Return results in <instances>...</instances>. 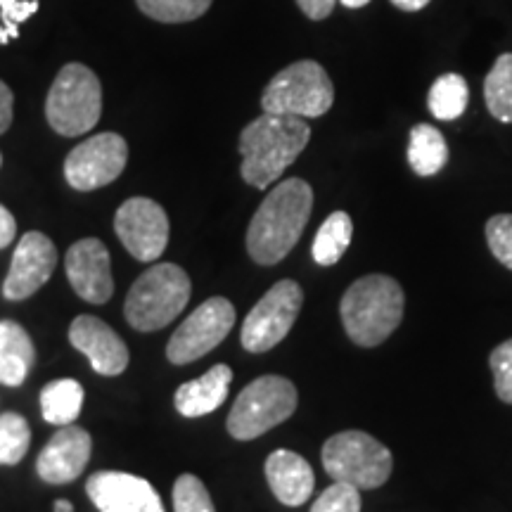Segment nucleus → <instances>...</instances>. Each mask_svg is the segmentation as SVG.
I'll return each mask as SVG.
<instances>
[{"label": "nucleus", "mask_w": 512, "mask_h": 512, "mask_svg": "<svg viewBox=\"0 0 512 512\" xmlns=\"http://www.w3.org/2000/svg\"><path fill=\"white\" fill-rule=\"evenodd\" d=\"M102 114V86L86 64H64L46 100V119L55 133L76 138L93 131Z\"/></svg>", "instance_id": "obj_5"}, {"label": "nucleus", "mask_w": 512, "mask_h": 512, "mask_svg": "<svg viewBox=\"0 0 512 512\" xmlns=\"http://www.w3.org/2000/svg\"><path fill=\"white\" fill-rule=\"evenodd\" d=\"M448 162V145L441 131L430 124L413 126L408 140V164L418 176H437Z\"/></svg>", "instance_id": "obj_21"}, {"label": "nucleus", "mask_w": 512, "mask_h": 512, "mask_svg": "<svg viewBox=\"0 0 512 512\" xmlns=\"http://www.w3.org/2000/svg\"><path fill=\"white\" fill-rule=\"evenodd\" d=\"M36 349L29 332L15 320H0V384L19 387L31 373Z\"/></svg>", "instance_id": "obj_20"}, {"label": "nucleus", "mask_w": 512, "mask_h": 512, "mask_svg": "<svg viewBox=\"0 0 512 512\" xmlns=\"http://www.w3.org/2000/svg\"><path fill=\"white\" fill-rule=\"evenodd\" d=\"M297 387L280 375L256 377L242 389L228 415V434L238 441H252L266 434L297 411Z\"/></svg>", "instance_id": "obj_7"}, {"label": "nucleus", "mask_w": 512, "mask_h": 512, "mask_svg": "<svg viewBox=\"0 0 512 512\" xmlns=\"http://www.w3.org/2000/svg\"><path fill=\"white\" fill-rule=\"evenodd\" d=\"M354 238V221L347 211H332L323 226L318 228L316 240H313V261L318 266H335L347 252Z\"/></svg>", "instance_id": "obj_22"}, {"label": "nucleus", "mask_w": 512, "mask_h": 512, "mask_svg": "<svg viewBox=\"0 0 512 512\" xmlns=\"http://www.w3.org/2000/svg\"><path fill=\"white\" fill-rule=\"evenodd\" d=\"M190 278L178 264H155L126 294L124 313L131 328L155 332L181 316L190 302Z\"/></svg>", "instance_id": "obj_4"}, {"label": "nucleus", "mask_w": 512, "mask_h": 512, "mask_svg": "<svg viewBox=\"0 0 512 512\" xmlns=\"http://www.w3.org/2000/svg\"><path fill=\"white\" fill-rule=\"evenodd\" d=\"M114 230L133 259L152 264L169 245L171 228L162 204L150 197H131L114 216Z\"/></svg>", "instance_id": "obj_12"}, {"label": "nucleus", "mask_w": 512, "mask_h": 512, "mask_svg": "<svg viewBox=\"0 0 512 512\" xmlns=\"http://www.w3.org/2000/svg\"><path fill=\"white\" fill-rule=\"evenodd\" d=\"M313 190L302 178H285L268 192L247 228V252L256 264L275 266L292 252L311 219Z\"/></svg>", "instance_id": "obj_1"}, {"label": "nucleus", "mask_w": 512, "mask_h": 512, "mask_svg": "<svg viewBox=\"0 0 512 512\" xmlns=\"http://www.w3.org/2000/svg\"><path fill=\"white\" fill-rule=\"evenodd\" d=\"M320 458L325 472L335 482L351 484L358 491L377 489L392 477L394 470L392 451L361 430H347L330 437L320 451Z\"/></svg>", "instance_id": "obj_6"}, {"label": "nucleus", "mask_w": 512, "mask_h": 512, "mask_svg": "<svg viewBox=\"0 0 512 512\" xmlns=\"http://www.w3.org/2000/svg\"><path fill=\"white\" fill-rule=\"evenodd\" d=\"M55 264L57 252L53 240L48 235L38 233V230L24 233L22 240L17 242L15 254H12L10 271L5 275V299H10V302L29 299L31 294H36L48 283L55 271Z\"/></svg>", "instance_id": "obj_13"}, {"label": "nucleus", "mask_w": 512, "mask_h": 512, "mask_svg": "<svg viewBox=\"0 0 512 512\" xmlns=\"http://www.w3.org/2000/svg\"><path fill=\"white\" fill-rule=\"evenodd\" d=\"M230 382H233V370L226 363H216L207 373L178 387L174 396L176 411L183 418H202V415L214 413L228 399Z\"/></svg>", "instance_id": "obj_19"}, {"label": "nucleus", "mask_w": 512, "mask_h": 512, "mask_svg": "<svg viewBox=\"0 0 512 512\" xmlns=\"http://www.w3.org/2000/svg\"><path fill=\"white\" fill-rule=\"evenodd\" d=\"M361 491L356 486L335 482L316 498L311 512H361Z\"/></svg>", "instance_id": "obj_29"}, {"label": "nucleus", "mask_w": 512, "mask_h": 512, "mask_svg": "<svg viewBox=\"0 0 512 512\" xmlns=\"http://www.w3.org/2000/svg\"><path fill=\"white\" fill-rule=\"evenodd\" d=\"M299 10L304 12L309 19H325L332 15V10H335L337 0H297Z\"/></svg>", "instance_id": "obj_33"}, {"label": "nucleus", "mask_w": 512, "mask_h": 512, "mask_svg": "<svg viewBox=\"0 0 512 512\" xmlns=\"http://www.w3.org/2000/svg\"><path fill=\"white\" fill-rule=\"evenodd\" d=\"M304 306V292L294 280H280L268 290L242 325L240 342L252 354H264L278 347L290 335Z\"/></svg>", "instance_id": "obj_9"}, {"label": "nucleus", "mask_w": 512, "mask_h": 512, "mask_svg": "<svg viewBox=\"0 0 512 512\" xmlns=\"http://www.w3.org/2000/svg\"><path fill=\"white\" fill-rule=\"evenodd\" d=\"M335 102V86L328 72L313 60L294 62L278 72L261 95V110L268 114L316 119Z\"/></svg>", "instance_id": "obj_8"}, {"label": "nucleus", "mask_w": 512, "mask_h": 512, "mask_svg": "<svg viewBox=\"0 0 512 512\" xmlns=\"http://www.w3.org/2000/svg\"><path fill=\"white\" fill-rule=\"evenodd\" d=\"M174 510L176 512H216L207 486L200 477L181 475L174 484Z\"/></svg>", "instance_id": "obj_28"}, {"label": "nucleus", "mask_w": 512, "mask_h": 512, "mask_svg": "<svg viewBox=\"0 0 512 512\" xmlns=\"http://www.w3.org/2000/svg\"><path fill=\"white\" fill-rule=\"evenodd\" d=\"M136 3L140 12L155 22L183 24L200 19L214 0H136Z\"/></svg>", "instance_id": "obj_26"}, {"label": "nucleus", "mask_w": 512, "mask_h": 512, "mask_svg": "<svg viewBox=\"0 0 512 512\" xmlns=\"http://www.w3.org/2000/svg\"><path fill=\"white\" fill-rule=\"evenodd\" d=\"M337 3H342L344 8H351V10H358V8H366L370 0H337Z\"/></svg>", "instance_id": "obj_37"}, {"label": "nucleus", "mask_w": 512, "mask_h": 512, "mask_svg": "<svg viewBox=\"0 0 512 512\" xmlns=\"http://www.w3.org/2000/svg\"><path fill=\"white\" fill-rule=\"evenodd\" d=\"M83 406V387L76 380L48 382L41 392V413L50 425H69L79 418Z\"/></svg>", "instance_id": "obj_23"}, {"label": "nucleus", "mask_w": 512, "mask_h": 512, "mask_svg": "<svg viewBox=\"0 0 512 512\" xmlns=\"http://www.w3.org/2000/svg\"><path fill=\"white\" fill-rule=\"evenodd\" d=\"M15 235H17L15 216H12L10 211L5 209L3 204H0V249H5L8 245H12Z\"/></svg>", "instance_id": "obj_35"}, {"label": "nucleus", "mask_w": 512, "mask_h": 512, "mask_svg": "<svg viewBox=\"0 0 512 512\" xmlns=\"http://www.w3.org/2000/svg\"><path fill=\"white\" fill-rule=\"evenodd\" d=\"M311 140V128L304 119L264 112L240 133V174L252 188L266 190L287 166L297 162Z\"/></svg>", "instance_id": "obj_2"}, {"label": "nucleus", "mask_w": 512, "mask_h": 512, "mask_svg": "<svg viewBox=\"0 0 512 512\" xmlns=\"http://www.w3.org/2000/svg\"><path fill=\"white\" fill-rule=\"evenodd\" d=\"M486 245L512 271V214H496L486 221Z\"/></svg>", "instance_id": "obj_30"}, {"label": "nucleus", "mask_w": 512, "mask_h": 512, "mask_svg": "<svg viewBox=\"0 0 512 512\" xmlns=\"http://www.w3.org/2000/svg\"><path fill=\"white\" fill-rule=\"evenodd\" d=\"M38 10V0H0V19H3L5 31L10 38L19 36V24Z\"/></svg>", "instance_id": "obj_32"}, {"label": "nucleus", "mask_w": 512, "mask_h": 512, "mask_svg": "<svg viewBox=\"0 0 512 512\" xmlns=\"http://www.w3.org/2000/svg\"><path fill=\"white\" fill-rule=\"evenodd\" d=\"M392 5L403 12H418L422 8H427V5H430V0H392Z\"/></svg>", "instance_id": "obj_36"}, {"label": "nucleus", "mask_w": 512, "mask_h": 512, "mask_svg": "<svg viewBox=\"0 0 512 512\" xmlns=\"http://www.w3.org/2000/svg\"><path fill=\"white\" fill-rule=\"evenodd\" d=\"M69 342L91 361L98 375H121L128 366V349L117 332L105 320L95 316H79L69 325Z\"/></svg>", "instance_id": "obj_17"}, {"label": "nucleus", "mask_w": 512, "mask_h": 512, "mask_svg": "<svg viewBox=\"0 0 512 512\" xmlns=\"http://www.w3.org/2000/svg\"><path fill=\"white\" fill-rule=\"evenodd\" d=\"M126 162V140L119 133H98L69 152L64 159V178L74 190L91 192L117 181Z\"/></svg>", "instance_id": "obj_11"}, {"label": "nucleus", "mask_w": 512, "mask_h": 512, "mask_svg": "<svg viewBox=\"0 0 512 512\" xmlns=\"http://www.w3.org/2000/svg\"><path fill=\"white\" fill-rule=\"evenodd\" d=\"M403 287L382 273L363 275L349 285L339 304L344 330L356 347H380L403 318Z\"/></svg>", "instance_id": "obj_3"}, {"label": "nucleus", "mask_w": 512, "mask_h": 512, "mask_svg": "<svg viewBox=\"0 0 512 512\" xmlns=\"http://www.w3.org/2000/svg\"><path fill=\"white\" fill-rule=\"evenodd\" d=\"M0 166H3V155H0Z\"/></svg>", "instance_id": "obj_39"}, {"label": "nucleus", "mask_w": 512, "mask_h": 512, "mask_svg": "<svg viewBox=\"0 0 512 512\" xmlns=\"http://www.w3.org/2000/svg\"><path fill=\"white\" fill-rule=\"evenodd\" d=\"M470 102V86L460 74H444L432 83L427 95V107L441 121H453L463 117Z\"/></svg>", "instance_id": "obj_24"}, {"label": "nucleus", "mask_w": 512, "mask_h": 512, "mask_svg": "<svg viewBox=\"0 0 512 512\" xmlns=\"http://www.w3.org/2000/svg\"><path fill=\"white\" fill-rule=\"evenodd\" d=\"M31 444L29 422L17 413L0 415V465H17Z\"/></svg>", "instance_id": "obj_27"}, {"label": "nucleus", "mask_w": 512, "mask_h": 512, "mask_svg": "<svg viewBox=\"0 0 512 512\" xmlns=\"http://www.w3.org/2000/svg\"><path fill=\"white\" fill-rule=\"evenodd\" d=\"M86 491L100 512H164L155 486L128 472H95Z\"/></svg>", "instance_id": "obj_15"}, {"label": "nucleus", "mask_w": 512, "mask_h": 512, "mask_svg": "<svg viewBox=\"0 0 512 512\" xmlns=\"http://www.w3.org/2000/svg\"><path fill=\"white\" fill-rule=\"evenodd\" d=\"M235 325V306L226 297H211L197 306L181 328L174 332L166 347V358L174 366H188L197 358L207 356L230 335Z\"/></svg>", "instance_id": "obj_10"}, {"label": "nucleus", "mask_w": 512, "mask_h": 512, "mask_svg": "<svg viewBox=\"0 0 512 512\" xmlns=\"http://www.w3.org/2000/svg\"><path fill=\"white\" fill-rule=\"evenodd\" d=\"M55 512H74V505L69 501H55Z\"/></svg>", "instance_id": "obj_38"}, {"label": "nucleus", "mask_w": 512, "mask_h": 512, "mask_svg": "<svg viewBox=\"0 0 512 512\" xmlns=\"http://www.w3.org/2000/svg\"><path fill=\"white\" fill-rule=\"evenodd\" d=\"M266 479L271 486L273 496L283 505L297 508L304 505L313 494L316 477H313L311 465L299 453L278 448L266 458Z\"/></svg>", "instance_id": "obj_18"}, {"label": "nucleus", "mask_w": 512, "mask_h": 512, "mask_svg": "<svg viewBox=\"0 0 512 512\" xmlns=\"http://www.w3.org/2000/svg\"><path fill=\"white\" fill-rule=\"evenodd\" d=\"M67 278L74 292L88 304H105L114 294L110 252L98 238H83L69 247Z\"/></svg>", "instance_id": "obj_14"}, {"label": "nucleus", "mask_w": 512, "mask_h": 512, "mask_svg": "<svg viewBox=\"0 0 512 512\" xmlns=\"http://www.w3.org/2000/svg\"><path fill=\"white\" fill-rule=\"evenodd\" d=\"M486 110L503 124H512V53L498 57L484 81Z\"/></svg>", "instance_id": "obj_25"}, {"label": "nucleus", "mask_w": 512, "mask_h": 512, "mask_svg": "<svg viewBox=\"0 0 512 512\" xmlns=\"http://www.w3.org/2000/svg\"><path fill=\"white\" fill-rule=\"evenodd\" d=\"M91 434L79 425H62L60 432L38 453L36 472L48 484H69L86 470L91 460Z\"/></svg>", "instance_id": "obj_16"}, {"label": "nucleus", "mask_w": 512, "mask_h": 512, "mask_svg": "<svg viewBox=\"0 0 512 512\" xmlns=\"http://www.w3.org/2000/svg\"><path fill=\"white\" fill-rule=\"evenodd\" d=\"M12 107H15V98L12 91L0 81V133H5L12 124Z\"/></svg>", "instance_id": "obj_34"}, {"label": "nucleus", "mask_w": 512, "mask_h": 512, "mask_svg": "<svg viewBox=\"0 0 512 512\" xmlns=\"http://www.w3.org/2000/svg\"><path fill=\"white\" fill-rule=\"evenodd\" d=\"M491 373H494L496 394L503 403H512V339L498 344L489 356Z\"/></svg>", "instance_id": "obj_31"}]
</instances>
